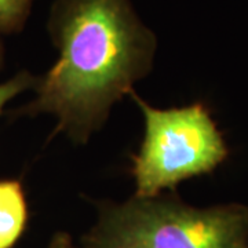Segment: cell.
Returning <instances> with one entry per match:
<instances>
[{
  "instance_id": "7a4b0ae2",
  "label": "cell",
  "mask_w": 248,
  "mask_h": 248,
  "mask_svg": "<svg viewBox=\"0 0 248 248\" xmlns=\"http://www.w3.org/2000/svg\"><path fill=\"white\" fill-rule=\"evenodd\" d=\"M83 248H248V207L199 208L163 193L99 207Z\"/></svg>"
},
{
  "instance_id": "5b68a950",
  "label": "cell",
  "mask_w": 248,
  "mask_h": 248,
  "mask_svg": "<svg viewBox=\"0 0 248 248\" xmlns=\"http://www.w3.org/2000/svg\"><path fill=\"white\" fill-rule=\"evenodd\" d=\"M32 0H0V33L19 31L25 24Z\"/></svg>"
},
{
  "instance_id": "277c9868",
  "label": "cell",
  "mask_w": 248,
  "mask_h": 248,
  "mask_svg": "<svg viewBox=\"0 0 248 248\" xmlns=\"http://www.w3.org/2000/svg\"><path fill=\"white\" fill-rule=\"evenodd\" d=\"M28 203L17 179H0V248H11L25 231Z\"/></svg>"
},
{
  "instance_id": "6da1fadb",
  "label": "cell",
  "mask_w": 248,
  "mask_h": 248,
  "mask_svg": "<svg viewBox=\"0 0 248 248\" xmlns=\"http://www.w3.org/2000/svg\"><path fill=\"white\" fill-rule=\"evenodd\" d=\"M48 33L58 60L36 81L22 115L54 116L55 133L87 143L116 102L153 66L156 36L131 0H55Z\"/></svg>"
},
{
  "instance_id": "8992f818",
  "label": "cell",
  "mask_w": 248,
  "mask_h": 248,
  "mask_svg": "<svg viewBox=\"0 0 248 248\" xmlns=\"http://www.w3.org/2000/svg\"><path fill=\"white\" fill-rule=\"evenodd\" d=\"M36 81H37V78L27 71L19 72L17 75H14L11 79L1 81L0 83V112L17 95L22 94L27 90L35 89Z\"/></svg>"
},
{
  "instance_id": "ba28073f",
  "label": "cell",
  "mask_w": 248,
  "mask_h": 248,
  "mask_svg": "<svg viewBox=\"0 0 248 248\" xmlns=\"http://www.w3.org/2000/svg\"><path fill=\"white\" fill-rule=\"evenodd\" d=\"M0 63H1V48H0Z\"/></svg>"
},
{
  "instance_id": "3957f363",
  "label": "cell",
  "mask_w": 248,
  "mask_h": 248,
  "mask_svg": "<svg viewBox=\"0 0 248 248\" xmlns=\"http://www.w3.org/2000/svg\"><path fill=\"white\" fill-rule=\"evenodd\" d=\"M128 95L145 124L141 148L133 157L135 196L174 190L179 182L211 172L226 159L228 148L204 105L159 109L134 90Z\"/></svg>"
},
{
  "instance_id": "52a82bcc",
  "label": "cell",
  "mask_w": 248,
  "mask_h": 248,
  "mask_svg": "<svg viewBox=\"0 0 248 248\" xmlns=\"http://www.w3.org/2000/svg\"><path fill=\"white\" fill-rule=\"evenodd\" d=\"M47 248H78L73 246L72 240L65 233H57Z\"/></svg>"
}]
</instances>
